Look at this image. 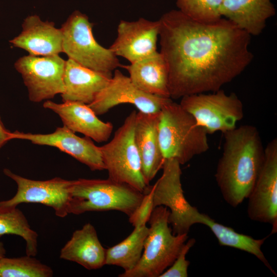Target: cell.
Returning <instances> with one entry per match:
<instances>
[{"mask_svg":"<svg viewBox=\"0 0 277 277\" xmlns=\"http://www.w3.org/2000/svg\"><path fill=\"white\" fill-rule=\"evenodd\" d=\"M12 138L29 141L36 145L56 147L86 165L92 171L105 169L100 147L90 138L81 137L64 125L48 134L15 131L12 132Z\"/></svg>","mask_w":277,"mask_h":277,"instance_id":"15","label":"cell"},{"mask_svg":"<svg viewBox=\"0 0 277 277\" xmlns=\"http://www.w3.org/2000/svg\"><path fill=\"white\" fill-rule=\"evenodd\" d=\"M53 274L51 267L33 256L0 259V277H51Z\"/></svg>","mask_w":277,"mask_h":277,"instance_id":"25","label":"cell"},{"mask_svg":"<svg viewBox=\"0 0 277 277\" xmlns=\"http://www.w3.org/2000/svg\"><path fill=\"white\" fill-rule=\"evenodd\" d=\"M215 178L225 202L236 207L250 195L263 166L265 148L258 129L242 125L224 133Z\"/></svg>","mask_w":277,"mask_h":277,"instance_id":"2","label":"cell"},{"mask_svg":"<svg viewBox=\"0 0 277 277\" xmlns=\"http://www.w3.org/2000/svg\"><path fill=\"white\" fill-rule=\"evenodd\" d=\"M43 107L56 113L64 126L73 132L81 133L97 143L107 141L112 132L113 124L100 120L88 104L75 101L58 104L47 101Z\"/></svg>","mask_w":277,"mask_h":277,"instance_id":"16","label":"cell"},{"mask_svg":"<svg viewBox=\"0 0 277 277\" xmlns=\"http://www.w3.org/2000/svg\"><path fill=\"white\" fill-rule=\"evenodd\" d=\"M220 12L251 36L262 33L275 9L271 0H224Z\"/></svg>","mask_w":277,"mask_h":277,"instance_id":"20","label":"cell"},{"mask_svg":"<svg viewBox=\"0 0 277 277\" xmlns=\"http://www.w3.org/2000/svg\"><path fill=\"white\" fill-rule=\"evenodd\" d=\"M144 193L131 186L107 179H79L70 190L69 214L116 210L129 217L140 204Z\"/></svg>","mask_w":277,"mask_h":277,"instance_id":"5","label":"cell"},{"mask_svg":"<svg viewBox=\"0 0 277 277\" xmlns=\"http://www.w3.org/2000/svg\"><path fill=\"white\" fill-rule=\"evenodd\" d=\"M112 76L86 68L68 58L65 66L62 100L89 105L107 85Z\"/></svg>","mask_w":277,"mask_h":277,"instance_id":"19","label":"cell"},{"mask_svg":"<svg viewBox=\"0 0 277 277\" xmlns=\"http://www.w3.org/2000/svg\"><path fill=\"white\" fill-rule=\"evenodd\" d=\"M159 20L151 21L140 18L135 21L121 20L117 37L109 48L117 56L130 64L147 58L157 51L160 31Z\"/></svg>","mask_w":277,"mask_h":277,"instance_id":"14","label":"cell"},{"mask_svg":"<svg viewBox=\"0 0 277 277\" xmlns=\"http://www.w3.org/2000/svg\"><path fill=\"white\" fill-rule=\"evenodd\" d=\"M148 231L146 225L134 227L124 240L106 249L105 265L118 266L124 271L134 268L142 256Z\"/></svg>","mask_w":277,"mask_h":277,"instance_id":"23","label":"cell"},{"mask_svg":"<svg viewBox=\"0 0 277 277\" xmlns=\"http://www.w3.org/2000/svg\"><path fill=\"white\" fill-rule=\"evenodd\" d=\"M169 212L163 206L153 209L140 260L134 268L124 271L119 277H160L173 264L188 235L172 233Z\"/></svg>","mask_w":277,"mask_h":277,"instance_id":"4","label":"cell"},{"mask_svg":"<svg viewBox=\"0 0 277 277\" xmlns=\"http://www.w3.org/2000/svg\"><path fill=\"white\" fill-rule=\"evenodd\" d=\"M65 63L58 55L29 54L15 62L14 67L22 76L31 102L51 99L64 92Z\"/></svg>","mask_w":277,"mask_h":277,"instance_id":"10","label":"cell"},{"mask_svg":"<svg viewBox=\"0 0 277 277\" xmlns=\"http://www.w3.org/2000/svg\"><path fill=\"white\" fill-rule=\"evenodd\" d=\"M224 0H176L179 10L200 22H211L222 17L220 9Z\"/></svg>","mask_w":277,"mask_h":277,"instance_id":"26","label":"cell"},{"mask_svg":"<svg viewBox=\"0 0 277 277\" xmlns=\"http://www.w3.org/2000/svg\"><path fill=\"white\" fill-rule=\"evenodd\" d=\"M160 22L161 51L168 70L170 97L215 92L250 64V35L226 18L194 21L179 10Z\"/></svg>","mask_w":277,"mask_h":277,"instance_id":"1","label":"cell"},{"mask_svg":"<svg viewBox=\"0 0 277 277\" xmlns=\"http://www.w3.org/2000/svg\"><path fill=\"white\" fill-rule=\"evenodd\" d=\"M6 234L22 237L26 242V255H36L38 234L31 228L24 214L17 208L0 212V237Z\"/></svg>","mask_w":277,"mask_h":277,"instance_id":"24","label":"cell"},{"mask_svg":"<svg viewBox=\"0 0 277 277\" xmlns=\"http://www.w3.org/2000/svg\"><path fill=\"white\" fill-rule=\"evenodd\" d=\"M170 98L147 94L138 89L129 76L115 69L107 85L88 105L97 115L107 113L122 104H130L138 111L147 113H159Z\"/></svg>","mask_w":277,"mask_h":277,"instance_id":"13","label":"cell"},{"mask_svg":"<svg viewBox=\"0 0 277 277\" xmlns=\"http://www.w3.org/2000/svg\"><path fill=\"white\" fill-rule=\"evenodd\" d=\"M136 114L135 110L130 112L115 131L112 140L99 147L108 178L145 193L150 187L145 182L134 140Z\"/></svg>","mask_w":277,"mask_h":277,"instance_id":"7","label":"cell"},{"mask_svg":"<svg viewBox=\"0 0 277 277\" xmlns=\"http://www.w3.org/2000/svg\"><path fill=\"white\" fill-rule=\"evenodd\" d=\"M129 73L132 83L151 95L170 98L168 90V70L160 52L129 65H122Z\"/></svg>","mask_w":277,"mask_h":277,"instance_id":"22","label":"cell"},{"mask_svg":"<svg viewBox=\"0 0 277 277\" xmlns=\"http://www.w3.org/2000/svg\"><path fill=\"white\" fill-rule=\"evenodd\" d=\"M195 243L194 238L190 239L183 245L180 253L173 264L160 277H187L190 262L186 256L190 248Z\"/></svg>","mask_w":277,"mask_h":277,"instance_id":"28","label":"cell"},{"mask_svg":"<svg viewBox=\"0 0 277 277\" xmlns=\"http://www.w3.org/2000/svg\"><path fill=\"white\" fill-rule=\"evenodd\" d=\"M182 107L190 113L208 134L224 133L236 127L244 117L242 102L234 93L221 89L212 93L188 95L181 98Z\"/></svg>","mask_w":277,"mask_h":277,"instance_id":"8","label":"cell"},{"mask_svg":"<svg viewBox=\"0 0 277 277\" xmlns=\"http://www.w3.org/2000/svg\"><path fill=\"white\" fill-rule=\"evenodd\" d=\"M10 43L33 56L58 55L63 52L61 29L56 28L53 22L42 21L37 15L24 19L21 33Z\"/></svg>","mask_w":277,"mask_h":277,"instance_id":"18","label":"cell"},{"mask_svg":"<svg viewBox=\"0 0 277 277\" xmlns=\"http://www.w3.org/2000/svg\"><path fill=\"white\" fill-rule=\"evenodd\" d=\"M93 24L88 17L74 11L61 28L63 34V52L78 64L109 75L121 67L117 56L109 48L100 45L93 33Z\"/></svg>","mask_w":277,"mask_h":277,"instance_id":"6","label":"cell"},{"mask_svg":"<svg viewBox=\"0 0 277 277\" xmlns=\"http://www.w3.org/2000/svg\"><path fill=\"white\" fill-rule=\"evenodd\" d=\"M159 113H147L138 111L135 117L134 140L143 175L148 186L162 169L165 160L159 140Z\"/></svg>","mask_w":277,"mask_h":277,"instance_id":"17","label":"cell"},{"mask_svg":"<svg viewBox=\"0 0 277 277\" xmlns=\"http://www.w3.org/2000/svg\"><path fill=\"white\" fill-rule=\"evenodd\" d=\"M4 174L17 185L16 194L11 199L0 201V212L9 211L21 203H39L53 208L58 217L68 214L70 190L74 180L59 177L45 181L25 178L5 168Z\"/></svg>","mask_w":277,"mask_h":277,"instance_id":"9","label":"cell"},{"mask_svg":"<svg viewBox=\"0 0 277 277\" xmlns=\"http://www.w3.org/2000/svg\"><path fill=\"white\" fill-rule=\"evenodd\" d=\"M181 165L175 159H165L162 174L153 185L154 208L163 206L169 210L168 221L174 234L188 233L190 212L193 207L184 194Z\"/></svg>","mask_w":277,"mask_h":277,"instance_id":"12","label":"cell"},{"mask_svg":"<svg viewBox=\"0 0 277 277\" xmlns=\"http://www.w3.org/2000/svg\"><path fill=\"white\" fill-rule=\"evenodd\" d=\"M206 130L180 104L170 98L159 113V140L165 159H174L181 165L209 148Z\"/></svg>","mask_w":277,"mask_h":277,"instance_id":"3","label":"cell"},{"mask_svg":"<svg viewBox=\"0 0 277 277\" xmlns=\"http://www.w3.org/2000/svg\"><path fill=\"white\" fill-rule=\"evenodd\" d=\"M12 132L7 130L0 117V149L9 141L12 140Z\"/></svg>","mask_w":277,"mask_h":277,"instance_id":"29","label":"cell"},{"mask_svg":"<svg viewBox=\"0 0 277 277\" xmlns=\"http://www.w3.org/2000/svg\"><path fill=\"white\" fill-rule=\"evenodd\" d=\"M154 209L153 187L144 193L143 197L136 209L129 216V221L134 227L146 226L149 222Z\"/></svg>","mask_w":277,"mask_h":277,"instance_id":"27","label":"cell"},{"mask_svg":"<svg viewBox=\"0 0 277 277\" xmlns=\"http://www.w3.org/2000/svg\"><path fill=\"white\" fill-rule=\"evenodd\" d=\"M106 249L94 227L87 223L74 231L61 249L60 258L76 263L88 270H95L105 265Z\"/></svg>","mask_w":277,"mask_h":277,"instance_id":"21","label":"cell"},{"mask_svg":"<svg viewBox=\"0 0 277 277\" xmlns=\"http://www.w3.org/2000/svg\"><path fill=\"white\" fill-rule=\"evenodd\" d=\"M247 214L254 221L271 225L270 234L277 232V139L265 148L264 161L249 195Z\"/></svg>","mask_w":277,"mask_h":277,"instance_id":"11","label":"cell"},{"mask_svg":"<svg viewBox=\"0 0 277 277\" xmlns=\"http://www.w3.org/2000/svg\"><path fill=\"white\" fill-rule=\"evenodd\" d=\"M6 250L5 248L4 244L2 242L0 241V259L5 256Z\"/></svg>","mask_w":277,"mask_h":277,"instance_id":"30","label":"cell"}]
</instances>
